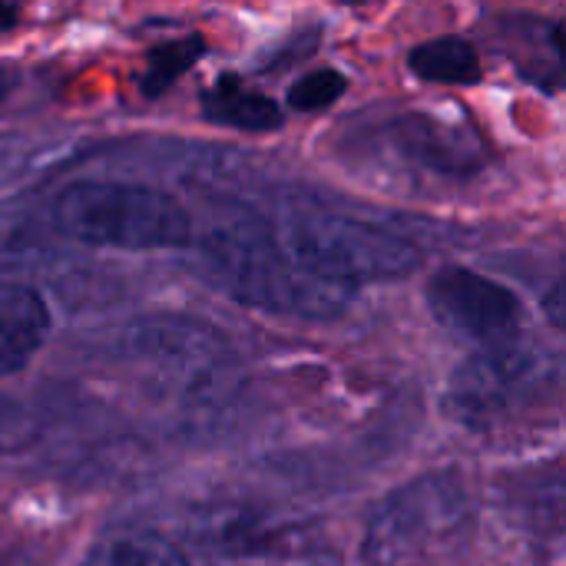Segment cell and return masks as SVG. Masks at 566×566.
<instances>
[{
	"label": "cell",
	"instance_id": "obj_18",
	"mask_svg": "<svg viewBox=\"0 0 566 566\" xmlns=\"http://www.w3.org/2000/svg\"><path fill=\"white\" fill-rule=\"evenodd\" d=\"M242 566H252V564H242Z\"/></svg>",
	"mask_w": 566,
	"mask_h": 566
},
{
	"label": "cell",
	"instance_id": "obj_4",
	"mask_svg": "<svg viewBox=\"0 0 566 566\" xmlns=\"http://www.w3.org/2000/svg\"><path fill=\"white\" fill-rule=\"evenodd\" d=\"M279 239L308 275L352 295L361 285L408 279L421 265L411 239L342 212H292Z\"/></svg>",
	"mask_w": 566,
	"mask_h": 566
},
{
	"label": "cell",
	"instance_id": "obj_10",
	"mask_svg": "<svg viewBox=\"0 0 566 566\" xmlns=\"http://www.w3.org/2000/svg\"><path fill=\"white\" fill-rule=\"evenodd\" d=\"M408 70L434 86H478L484 80V60L478 46L458 33L434 36L411 46Z\"/></svg>",
	"mask_w": 566,
	"mask_h": 566
},
{
	"label": "cell",
	"instance_id": "obj_16",
	"mask_svg": "<svg viewBox=\"0 0 566 566\" xmlns=\"http://www.w3.org/2000/svg\"><path fill=\"white\" fill-rule=\"evenodd\" d=\"M20 20V7L13 3H0V33H10Z\"/></svg>",
	"mask_w": 566,
	"mask_h": 566
},
{
	"label": "cell",
	"instance_id": "obj_12",
	"mask_svg": "<svg viewBox=\"0 0 566 566\" xmlns=\"http://www.w3.org/2000/svg\"><path fill=\"white\" fill-rule=\"evenodd\" d=\"M206 36L202 33H182L169 36L146 50V66L139 73V93L146 99H159L176 80H182L202 56H206Z\"/></svg>",
	"mask_w": 566,
	"mask_h": 566
},
{
	"label": "cell",
	"instance_id": "obj_9",
	"mask_svg": "<svg viewBox=\"0 0 566 566\" xmlns=\"http://www.w3.org/2000/svg\"><path fill=\"white\" fill-rule=\"evenodd\" d=\"M199 109L209 123L229 126L239 133H275L285 123L282 106L272 96H265L262 90L249 86L235 73L216 76V83L202 90Z\"/></svg>",
	"mask_w": 566,
	"mask_h": 566
},
{
	"label": "cell",
	"instance_id": "obj_11",
	"mask_svg": "<svg viewBox=\"0 0 566 566\" xmlns=\"http://www.w3.org/2000/svg\"><path fill=\"white\" fill-rule=\"evenodd\" d=\"M80 566H192L189 557L156 531H106L99 534Z\"/></svg>",
	"mask_w": 566,
	"mask_h": 566
},
{
	"label": "cell",
	"instance_id": "obj_14",
	"mask_svg": "<svg viewBox=\"0 0 566 566\" xmlns=\"http://www.w3.org/2000/svg\"><path fill=\"white\" fill-rule=\"evenodd\" d=\"M30 438V418L23 408L0 401V454H10Z\"/></svg>",
	"mask_w": 566,
	"mask_h": 566
},
{
	"label": "cell",
	"instance_id": "obj_1",
	"mask_svg": "<svg viewBox=\"0 0 566 566\" xmlns=\"http://www.w3.org/2000/svg\"><path fill=\"white\" fill-rule=\"evenodd\" d=\"M199 255L209 279L229 298L269 315L332 322L352 302V292L308 275L289 255L279 232L259 216L216 222L206 232Z\"/></svg>",
	"mask_w": 566,
	"mask_h": 566
},
{
	"label": "cell",
	"instance_id": "obj_8",
	"mask_svg": "<svg viewBox=\"0 0 566 566\" xmlns=\"http://www.w3.org/2000/svg\"><path fill=\"white\" fill-rule=\"evenodd\" d=\"M50 335V308L43 295L23 285L0 289V378L30 365Z\"/></svg>",
	"mask_w": 566,
	"mask_h": 566
},
{
	"label": "cell",
	"instance_id": "obj_5",
	"mask_svg": "<svg viewBox=\"0 0 566 566\" xmlns=\"http://www.w3.org/2000/svg\"><path fill=\"white\" fill-rule=\"evenodd\" d=\"M551 375V361L521 338L481 348L454 371L444 408L461 428L491 431L534 405Z\"/></svg>",
	"mask_w": 566,
	"mask_h": 566
},
{
	"label": "cell",
	"instance_id": "obj_17",
	"mask_svg": "<svg viewBox=\"0 0 566 566\" xmlns=\"http://www.w3.org/2000/svg\"><path fill=\"white\" fill-rule=\"evenodd\" d=\"M13 83H17V80H13V73L0 66V103H3L7 96H10V90H13Z\"/></svg>",
	"mask_w": 566,
	"mask_h": 566
},
{
	"label": "cell",
	"instance_id": "obj_2",
	"mask_svg": "<svg viewBox=\"0 0 566 566\" xmlns=\"http://www.w3.org/2000/svg\"><path fill=\"white\" fill-rule=\"evenodd\" d=\"M50 222L60 235L116 252H159L192 245L186 206L156 186L83 179L56 192Z\"/></svg>",
	"mask_w": 566,
	"mask_h": 566
},
{
	"label": "cell",
	"instance_id": "obj_13",
	"mask_svg": "<svg viewBox=\"0 0 566 566\" xmlns=\"http://www.w3.org/2000/svg\"><path fill=\"white\" fill-rule=\"evenodd\" d=\"M345 93H348V76L335 66H322V70L302 73L289 86L285 103L295 113H322V109L335 106Z\"/></svg>",
	"mask_w": 566,
	"mask_h": 566
},
{
	"label": "cell",
	"instance_id": "obj_15",
	"mask_svg": "<svg viewBox=\"0 0 566 566\" xmlns=\"http://www.w3.org/2000/svg\"><path fill=\"white\" fill-rule=\"evenodd\" d=\"M544 308H547V318H551V325H554V328H564L566 312H564V285H560V282H557V285L547 292V298H544Z\"/></svg>",
	"mask_w": 566,
	"mask_h": 566
},
{
	"label": "cell",
	"instance_id": "obj_3",
	"mask_svg": "<svg viewBox=\"0 0 566 566\" xmlns=\"http://www.w3.org/2000/svg\"><path fill=\"white\" fill-rule=\"evenodd\" d=\"M471 527V497L458 471H428L385 494L365 524L368 566H428Z\"/></svg>",
	"mask_w": 566,
	"mask_h": 566
},
{
	"label": "cell",
	"instance_id": "obj_6",
	"mask_svg": "<svg viewBox=\"0 0 566 566\" xmlns=\"http://www.w3.org/2000/svg\"><path fill=\"white\" fill-rule=\"evenodd\" d=\"M424 302L431 318L454 338H468L481 348L507 345L521 338L524 302L514 289L464 269L444 265L428 279Z\"/></svg>",
	"mask_w": 566,
	"mask_h": 566
},
{
	"label": "cell",
	"instance_id": "obj_7",
	"mask_svg": "<svg viewBox=\"0 0 566 566\" xmlns=\"http://www.w3.org/2000/svg\"><path fill=\"white\" fill-rule=\"evenodd\" d=\"M388 139L408 163L448 179L474 176L488 163V146L471 123L444 119L424 109L398 113L388 123Z\"/></svg>",
	"mask_w": 566,
	"mask_h": 566
}]
</instances>
